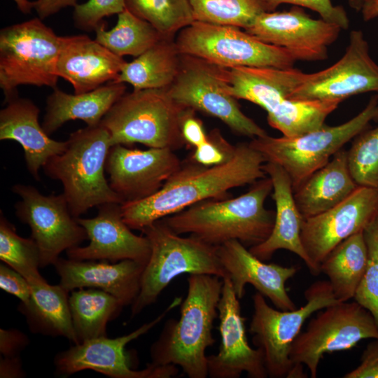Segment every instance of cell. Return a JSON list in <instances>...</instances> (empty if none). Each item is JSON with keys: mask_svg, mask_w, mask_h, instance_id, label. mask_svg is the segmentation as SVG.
I'll return each mask as SVG.
<instances>
[{"mask_svg": "<svg viewBox=\"0 0 378 378\" xmlns=\"http://www.w3.org/2000/svg\"><path fill=\"white\" fill-rule=\"evenodd\" d=\"M264 157L249 143L235 146L232 158L214 166L190 161L181 164L155 194L121 205L122 218L132 230H142L153 223L198 202L227 198L234 188L253 184L267 176Z\"/></svg>", "mask_w": 378, "mask_h": 378, "instance_id": "cell-1", "label": "cell"}, {"mask_svg": "<svg viewBox=\"0 0 378 378\" xmlns=\"http://www.w3.org/2000/svg\"><path fill=\"white\" fill-rule=\"evenodd\" d=\"M222 288L218 276L189 275L180 317L166 321L150 346V363L178 366L189 378L209 377L206 350L215 342L212 330Z\"/></svg>", "mask_w": 378, "mask_h": 378, "instance_id": "cell-2", "label": "cell"}, {"mask_svg": "<svg viewBox=\"0 0 378 378\" xmlns=\"http://www.w3.org/2000/svg\"><path fill=\"white\" fill-rule=\"evenodd\" d=\"M272 191L267 176L240 196L204 200L162 220L176 233L190 234L211 245L238 240L251 247L265 241L274 227L275 213L265 206Z\"/></svg>", "mask_w": 378, "mask_h": 378, "instance_id": "cell-3", "label": "cell"}, {"mask_svg": "<svg viewBox=\"0 0 378 378\" xmlns=\"http://www.w3.org/2000/svg\"><path fill=\"white\" fill-rule=\"evenodd\" d=\"M308 74L300 69L275 67L228 69V92L262 108L269 125L287 137L297 136L325 125L340 104L337 100H300L288 95Z\"/></svg>", "mask_w": 378, "mask_h": 378, "instance_id": "cell-4", "label": "cell"}, {"mask_svg": "<svg viewBox=\"0 0 378 378\" xmlns=\"http://www.w3.org/2000/svg\"><path fill=\"white\" fill-rule=\"evenodd\" d=\"M66 149L43 167L49 178L59 181L71 215L80 218L90 209L106 203L122 204L104 172L110 134L101 123L70 134Z\"/></svg>", "mask_w": 378, "mask_h": 378, "instance_id": "cell-5", "label": "cell"}, {"mask_svg": "<svg viewBox=\"0 0 378 378\" xmlns=\"http://www.w3.org/2000/svg\"><path fill=\"white\" fill-rule=\"evenodd\" d=\"M141 232L150 242V255L142 274L140 291L131 304L132 317L155 303L169 283L181 274L227 276L217 246L192 235L183 237L162 219Z\"/></svg>", "mask_w": 378, "mask_h": 378, "instance_id": "cell-6", "label": "cell"}, {"mask_svg": "<svg viewBox=\"0 0 378 378\" xmlns=\"http://www.w3.org/2000/svg\"><path fill=\"white\" fill-rule=\"evenodd\" d=\"M186 108L167 88L125 92L101 121L109 132L111 146L135 143L172 150L186 145L181 122Z\"/></svg>", "mask_w": 378, "mask_h": 378, "instance_id": "cell-7", "label": "cell"}, {"mask_svg": "<svg viewBox=\"0 0 378 378\" xmlns=\"http://www.w3.org/2000/svg\"><path fill=\"white\" fill-rule=\"evenodd\" d=\"M306 303L294 310L270 307L256 292L252 297L253 314L249 326L253 343L263 354L267 375L271 378H303V370L289 358L291 344L304 321L315 312L339 302L328 281H317L304 292Z\"/></svg>", "mask_w": 378, "mask_h": 378, "instance_id": "cell-8", "label": "cell"}, {"mask_svg": "<svg viewBox=\"0 0 378 378\" xmlns=\"http://www.w3.org/2000/svg\"><path fill=\"white\" fill-rule=\"evenodd\" d=\"M378 94L349 120L336 126L321 127L297 136L253 139L249 144L266 162L281 166L289 176L294 190L312 173L326 165L349 141L368 128L374 119Z\"/></svg>", "mask_w": 378, "mask_h": 378, "instance_id": "cell-9", "label": "cell"}, {"mask_svg": "<svg viewBox=\"0 0 378 378\" xmlns=\"http://www.w3.org/2000/svg\"><path fill=\"white\" fill-rule=\"evenodd\" d=\"M39 18L0 31V88L5 103L18 96L22 85L57 88L60 36Z\"/></svg>", "mask_w": 378, "mask_h": 378, "instance_id": "cell-10", "label": "cell"}, {"mask_svg": "<svg viewBox=\"0 0 378 378\" xmlns=\"http://www.w3.org/2000/svg\"><path fill=\"white\" fill-rule=\"evenodd\" d=\"M228 69L195 56L181 54L178 74L167 88L177 103L224 122L234 133L253 139L267 135L245 115L228 92Z\"/></svg>", "mask_w": 378, "mask_h": 378, "instance_id": "cell-11", "label": "cell"}, {"mask_svg": "<svg viewBox=\"0 0 378 378\" xmlns=\"http://www.w3.org/2000/svg\"><path fill=\"white\" fill-rule=\"evenodd\" d=\"M175 42L181 54L227 69H288L296 61L287 50L264 43L233 26L194 21L177 34Z\"/></svg>", "mask_w": 378, "mask_h": 378, "instance_id": "cell-12", "label": "cell"}, {"mask_svg": "<svg viewBox=\"0 0 378 378\" xmlns=\"http://www.w3.org/2000/svg\"><path fill=\"white\" fill-rule=\"evenodd\" d=\"M368 338L378 339V326L372 314L356 301L339 302L310 320L305 331L293 342L289 358L298 368L305 365L315 378L325 354L351 349Z\"/></svg>", "mask_w": 378, "mask_h": 378, "instance_id": "cell-13", "label": "cell"}, {"mask_svg": "<svg viewBox=\"0 0 378 378\" xmlns=\"http://www.w3.org/2000/svg\"><path fill=\"white\" fill-rule=\"evenodd\" d=\"M12 191L21 198L15 204V214L31 229L39 249L41 267L54 265L62 251L88 239L84 227L71 215L63 193L44 195L35 187L21 183L15 184Z\"/></svg>", "mask_w": 378, "mask_h": 378, "instance_id": "cell-14", "label": "cell"}, {"mask_svg": "<svg viewBox=\"0 0 378 378\" xmlns=\"http://www.w3.org/2000/svg\"><path fill=\"white\" fill-rule=\"evenodd\" d=\"M181 302V298H175L158 316L127 335L113 339L106 336L93 338L59 353L55 358L57 371L61 374L70 375L84 370H92L113 378H169L176 376L178 369L174 365L150 363L142 370H132L125 348L128 343L159 323Z\"/></svg>", "mask_w": 378, "mask_h": 378, "instance_id": "cell-15", "label": "cell"}, {"mask_svg": "<svg viewBox=\"0 0 378 378\" xmlns=\"http://www.w3.org/2000/svg\"><path fill=\"white\" fill-rule=\"evenodd\" d=\"M369 92H378V64L370 54L363 31L353 30L344 55L328 68L308 74L288 98L342 102L351 96Z\"/></svg>", "mask_w": 378, "mask_h": 378, "instance_id": "cell-16", "label": "cell"}, {"mask_svg": "<svg viewBox=\"0 0 378 378\" xmlns=\"http://www.w3.org/2000/svg\"><path fill=\"white\" fill-rule=\"evenodd\" d=\"M258 40L289 51L295 60L321 61L342 28L323 19H313L298 6L288 10L265 12L246 29Z\"/></svg>", "mask_w": 378, "mask_h": 378, "instance_id": "cell-17", "label": "cell"}, {"mask_svg": "<svg viewBox=\"0 0 378 378\" xmlns=\"http://www.w3.org/2000/svg\"><path fill=\"white\" fill-rule=\"evenodd\" d=\"M378 214V188L358 186L331 209L304 218L300 237L303 247L318 273L320 264L344 239L363 231Z\"/></svg>", "mask_w": 378, "mask_h": 378, "instance_id": "cell-18", "label": "cell"}, {"mask_svg": "<svg viewBox=\"0 0 378 378\" xmlns=\"http://www.w3.org/2000/svg\"><path fill=\"white\" fill-rule=\"evenodd\" d=\"M181 164L171 148L140 150L115 145L109 149L105 169L111 188L124 203L155 194Z\"/></svg>", "mask_w": 378, "mask_h": 378, "instance_id": "cell-19", "label": "cell"}, {"mask_svg": "<svg viewBox=\"0 0 378 378\" xmlns=\"http://www.w3.org/2000/svg\"><path fill=\"white\" fill-rule=\"evenodd\" d=\"M218 316L220 345L217 354L207 356L209 377L239 378L246 372L251 378L267 377L262 351L248 344L239 299L227 276L223 279Z\"/></svg>", "mask_w": 378, "mask_h": 378, "instance_id": "cell-20", "label": "cell"}, {"mask_svg": "<svg viewBox=\"0 0 378 378\" xmlns=\"http://www.w3.org/2000/svg\"><path fill=\"white\" fill-rule=\"evenodd\" d=\"M122 204L106 203L98 206V214L91 218H78L86 231L90 243L66 251L69 258L78 260H108L117 262L133 260L147 264L150 244L144 235H136L125 223Z\"/></svg>", "mask_w": 378, "mask_h": 378, "instance_id": "cell-21", "label": "cell"}, {"mask_svg": "<svg viewBox=\"0 0 378 378\" xmlns=\"http://www.w3.org/2000/svg\"><path fill=\"white\" fill-rule=\"evenodd\" d=\"M217 253L239 299L243 298L245 287L249 284L267 298L276 309L283 311L297 309L286 288V281L295 274L297 267L265 263L238 240H230L218 246Z\"/></svg>", "mask_w": 378, "mask_h": 378, "instance_id": "cell-22", "label": "cell"}, {"mask_svg": "<svg viewBox=\"0 0 378 378\" xmlns=\"http://www.w3.org/2000/svg\"><path fill=\"white\" fill-rule=\"evenodd\" d=\"M126 62L85 34L60 36L56 73L80 94L115 81Z\"/></svg>", "mask_w": 378, "mask_h": 378, "instance_id": "cell-23", "label": "cell"}, {"mask_svg": "<svg viewBox=\"0 0 378 378\" xmlns=\"http://www.w3.org/2000/svg\"><path fill=\"white\" fill-rule=\"evenodd\" d=\"M59 284L68 292L83 288H97L116 298L123 306L137 297L146 265L133 260L107 263L59 258L53 265Z\"/></svg>", "mask_w": 378, "mask_h": 378, "instance_id": "cell-24", "label": "cell"}, {"mask_svg": "<svg viewBox=\"0 0 378 378\" xmlns=\"http://www.w3.org/2000/svg\"><path fill=\"white\" fill-rule=\"evenodd\" d=\"M263 169L272 183V197L276 206L274 224L269 237L250 247L249 251L263 261L270 260L277 250L289 251L304 262L312 275H318L301 241L304 218L295 204L289 176L281 166L273 162H265Z\"/></svg>", "mask_w": 378, "mask_h": 378, "instance_id": "cell-25", "label": "cell"}, {"mask_svg": "<svg viewBox=\"0 0 378 378\" xmlns=\"http://www.w3.org/2000/svg\"><path fill=\"white\" fill-rule=\"evenodd\" d=\"M0 111V140H13L24 150L30 174L40 180L39 169L50 158L62 153L67 142L54 140L39 124V108L29 99L19 96L8 101Z\"/></svg>", "mask_w": 378, "mask_h": 378, "instance_id": "cell-26", "label": "cell"}, {"mask_svg": "<svg viewBox=\"0 0 378 378\" xmlns=\"http://www.w3.org/2000/svg\"><path fill=\"white\" fill-rule=\"evenodd\" d=\"M126 90L125 83L115 81L80 94H71L54 88L46 99L42 127L50 136L69 120H81L87 126L98 125Z\"/></svg>", "mask_w": 378, "mask_h": 378, "instance_id": "cell-27", "label": "cell"}, {"mask_svg": "<svg viewBox=\"0 0 378 378\" xmlns=\"http://www.w3.org/2000/svg\"><path fill=\"white\" fill-rule=\"evenodd\" d=\"M358 187L349 169L346 150L342 148L326 165L296 187L293 195L297 207L304 219L340 204Z\"/></svg>", "mask_w": 378, "mask_h": 378, "instance_id": "cell-28", "label": "cell"}, {"mask_svg": "<svg viewBox=\"0 0 378 378\" xmlns=\"http://www.w3.org/2000/svg\"><path fill=\"white\" fill-rule=\"evenodd\" d=\"M30 302L20 306L32 331L62 336L78 344L70 311L68 291L60 284L50 285L46 279L29 283Z\"/></svg>", "mask_w": 378, "mask_h": 378, "instance_id": "cell-29", "label": "cell"}, {"mask_svg": "<svg viewBox=\"0 0 378 378\" xmlns=\"http://www.w3.org/2000/svg\"><path fill=\"white\" fill-rule=\"evenodd\" d=\"M181 61L175 39L162 38L126 62L115 82L128 83L133 90L169 88L176 78Z\"/></svg>", "mask_w": 378, "mask_h": 378, "instance_id": "cell-30", "label": "cell"}, {"mask_svg": "<svg viewBox=\"0 0 378 378\" xmlns=\"http://www.w3.org/2000/svg\"><path fill=\"white\" fill-rule=\"evenodd\" d=\"M368 265V248L363 231L335 246L320 264L339 302L354 298Z\"/></svg>", "mask_w": 378, "mask_h": 378, "instance_id": "cell-31", "label": "cell"}, {"mask_svg": "<svg viewBox=\"0 0 378 378\" xmlns=\"http://www.w3.org/2000/svg\"><path fill=\"white\" fill-rule=\"evenodd\" d=\"M69 302L78 344L106 336L107 323L114 318L124 307L112 295L91 288L72 290Z\"/></svg>", "mask_w": 378, "mask_h": 378, "instance_id": "cell-32", "label": "cell"}, {"mask_svg": "<svg viewBox=\"0 0 378 378\" xmlns=\"http://www.w3.org/2000/svg\"><path fill=\"white\" fill-rule=\"evenodd\" d=\"M94 31L98 43L122 57H136L164 38L151 24L126 8L118 14L114 27L107 30L104 21Z\"/></svg>", "mask_w": 378, "mask_h": 378, "instance_id": "cell-33", "label": "cell"}, {"mask_svg": "<svg viewBox=\"0 0 378 378\" xmlns=\"http://www.w3.org/2000/svg\"><path fill=\"white\" fill-rule=\"evenodd\" d=\"M125 7L148 22L166 38L192 24L193 13L189 0H125Z\"/></svg>", "mask_w": 378, "mask_h": 378, "instance_id": "cell-34", "label": "cell"}, {"mask_svg": "<svg viewBox=\"0 0 378 378\" xmlns=\"http://www.w3.org/2000/svg\"><path fill=\"white\" fill-rule=\"evenodd\" d=\"M195 21L245 29L262 13L265 0H189Z\"/></svg>", "mask_w": 378, "mask_h": 378, "instance_id": "cell-35", "label": "cell"}, {"mask_svg": "<svg viewBox=\"0 0 378 378\" xmlns=\"http://www.w3.org/2000/svg\"><path fill=\"white\" fill-rule=\"evenodd\" d=\"M0 259L21 274L29 283L45 279L40 274L41 258L38 247L31 238L16 233L15 226L0 213Z\"/></svg>", "mask_w": 378, "mask_h": 378, "instance_id": "cell-36", "label": "cell"}, {"mask_svg": "<svg viewBox=\"0 0 378 378\" xmlns=\"http://www.w3.org/2000/svg\"><path fill=\"white\" fill-rule=\"evenodd\" d=\"M351 175L358 186L378 188V126L367 128L346 150Z\"/></svg>", "mask_w": 378, "mask_h": 378, "instance_id": "cell-37", "label": "cell"}, {"mask_svg": "<svg viewBox=\"0 0 378 378\" xmlns=\"http://www.w3.org/2000/svg\"><path fill=\"white\" fill-rule=\"evenodd\" d=\"M363 232L368 248V265L354 298L372 314L378 326V214Z\"/></svg>", "mask_w": 378, "mask_h": 378, "instance_id": "cell-38", "label": "cell"}, {"mask_svg": "<svg viewBox=\"0 0 378 378\" xmlns=\"http://www.w3.org/2000/svg\"><path fill=\"white\" fill-rule=\"evenodd\" d=\"M125 8V0H88L78 4L73 12L74 26L85 31H95L104 18L118 15Z\"/></svg>", "mask_w": 378, "mask_h": 378, "instance_id": "cell-39", "label": "cell"}, {"mask_svg": "<svg viewBox=\"0 0 378 378\" xmlns=\"http://www.w3.org/2000/svg\"><path fill=\"white\" fill-rule=\"evenodd\" d=\"M190 159L196 163L214 166L229 160L234 151L235 146L229 144L218 129L208 134L207 140L200 146L194 148Z\"/></svg>", "mask_w": 378, "mask_h": 378, "instance_id": "cell-40", "label": "cell"}, {"mask_svg": "<svg viewBox=\"0 0 378 378\" xmlns=\"http://www.w3.org/2000/svg\"><path fill=\"white\" fill-rule=\"evenodd\" d=\"M267 12L274 11L282 4L305 7L318 13L321 19L346 29L349 20L342 6H334L331 0H265Z\"/></svg>", "mask_w": 378, "mask_h": 378, "instance_id": "cell-41", "label": "cell"}, {"mask_svg": "<svg viewBox=\"0 0 378 378\" xmlns=\"http://www.w3.org/2000/svg\"><path fill=\"white\" fill-rule=\"evenodd\" d=\"M0 288L20 300L27 305L31 299V289L29 281L18 272L5 264L0 265Z\"/></svg>", "mask_w": 378, "mask_h": 378, "instance_id": "cell-42", "label": "cell"}, {"mask_svg": "<svg viewBox=\"0 0 378 378\" xmlns=\"http://www.w3.org/2000/svg\"><path fill=\"white\" fill-rule=\"evenodd\" d=\"M195 111L186 108L181 122V131L186 145L196 148L204 144L208 138L202 120L195 115Z\"/></svg>", "mask_w": 378, "mask_h": 378, "instance_id": "cell-43", "label": "cell"}, {"mask_svg": "<svg viewBox=\"0 0 378 378\" xmlns=\"http://www.w3.org/2000/svg\"><path fill=\"white\" fill-rule=\"evenodd\" d=\"M343 377L378 378V339H374L367 345L360 357V365Z\"/></svg>", "mask_w": 378, "mask_h": 378, "instance_id": "cell-44", "label": "cell"}, {"mask_svg": "<svg viewBox=\"0 0 378 378\" xmlns=\"http://www.w3.org/2000/svg\"><path fill=\"white\" fill-rule=\"evenodd\" d=\"M28 342L26 335L18 330L0 329V352L4 356H17Z\"/></svg>", "mask_w": 378, "mask_h": 378, "instance_id": "cell-45", "label": "cell"}, {"mask_svg": "<svg viewBox=\"0 0 378 378\" xmlns=\"http://www.w3.org/2000/svg\"><path fill=\"white\" fill-rule=\"evenodd\" d=\"M34 9L41 20L53 15L66 7H75L77 0H36Z\"/></svg>", "mask_w": 378, "mask_h": 378, "instance_id": "cell-46", "label": "cell"}, {"mask_svg": "<svg viewBox=\"0 0 378 378\" xmlns=\"http://www.w3.org/2000/svg\"><path fill=\"white\" fill-rule=\"evenodd\" d=\"M23 376L24 372L22 369V364L18 356H4V358L1 359V378L22 377Z\"/></svg>", "mask_w": 378, "mask_h": 378, "instance_id": "cell-47", "label": "cell"}, {"mask_svg": "<svg viewBox=\"0 0 378 378\" xmlns=\"http://www.w3.org/2000/svg\"><path fill=\"white\" fill-rule=\"evenodd\" d=\"M349 4L361 13L365 21L378 17V0H350Z\"/></svg>", "mask_w": 378, "mask_h": 378, "instance_id": "cell-48", "label": "cell"}, {"mask_svg": "<svg viewBox=\"0 0 378 378\" xmlns=\"http://www.w3.org/2000/svg\"><path fill=\"white\" fill-rule=\"evenodd\" d=\"M17 5L18 10L24 15H29L34 9V1L29 0H13Z\"/></svg>", "mask_w": 378, "mask_h": 378, "instance_id": "cell-49", "label": "cell"}, {"mask_svg": "<svg viewBox=\"0 0 378 378\" xmlns=\"http://www.w3.org/2000/svg\"><path fill=\"white\" fill-rule=\"evenodd\" d=\"M374 120H378V104H377V106L376 113H375V116H374Z\"/></svg>", "mask_w": 378, "mask_h": 378, "instance_id": "cell-50", "label": "cell"}]
</instances>
